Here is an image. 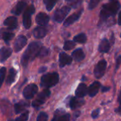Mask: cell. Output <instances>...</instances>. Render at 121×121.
Listing matches in <instances>:
<instances>
[{
  "mask_svg": "<svg viewBox=\"0 0 121 121\" xmlns=\"http://www.w3.org/2000/svg\"><path fill=\"white\" fill-rule=\"evenodd\" d=\"M42 47V43L41 42H31L29 43L26 50L24 53L22 57L21 62L24 67L27 66L30 61L34 60L36 57L39 56L40 50Z\"/></svg>",
  "mask_w": 121,
  "mask_h": 121,
  "instance_id": "6da1fadb",
  "label": "cell"
},
{
  "mask_svg": "<svg viewBox=\"0 0 121 121\" xmlns=\"http://www.w3.org/2000/svg\"><path fill=\"white\" fill-rule=\"evenodd\" d=\"M120 9V4L118 1H115V0H112V2L104 4L100 13L101 22H105L109 17L115 16Z\"/></svg>",
  "mask_w": 121,
  "mask_h": 121,
  "instance_id": "7a4b0ae2",
  "label": "cell"
},
{
  "mask_svg": "<svg viewBox=\"0 0 121 121\" xmlns=\"http://www.w3.org/2000/svg\"><path fill=\"white\" fill-rule=\"evenodd\" d=\"M59 81L58 73L56 72L48 73L42 76L41 78V85L42 87L46 88H51L56 86Z\"/></svg>",
  "mask_w": 121,
  "mask_h": 121,
  "instance_id": "3957f363",
  "label": "cell"
},
{
  "mask_svg": "<svg viewBox=\"0 0 121 121\" xmlns=\"http://www.w3.org/2000/svg\"><path fill=\"white\" fill-rule=\"evenodd\" d=\"M70 11H71V7L69 6L62 7L61 8L58 9L54 12V15H53L54 21L58 23L63 22L64 20L66 19V16L68 15V14L70 12Z\"/></svg>",
  "mask_w": 121,
  "mask_h": 121,
  "instance_id": "277c9868",
  "label": "cell"
},
{
  "mask_svg": "<svg viewBox=\"0 0 121 121\" xmlns=\"http://www.w3.org/2000/svg\"><path fill=\"white\" fill-rule=\"evenodd\" d=\"M51 91L48 88L44 89L42 92H41L35 99V100L32 103V106L35 108H38L39 106H41L42 104H43L46 101V100L50 96Z\"/></svg>",
  "mask_w": 121,
  "mask_h": 121,
  "instance_id": "5b68a950",
  "label": "cell"
},
{
  "mask_svg": "<svg viewBox=\"0 0 121 121\" xmlns=\"http://www.w3.org/2000/svg\"><path fill=\"white\" fill-rule=\"evenodd\" d=\"M35 12V8L33 4L27 7L23 15V25L25 29H29L31 26V16Z\"/></svg>",
  "mask_w": 121,
  "mask_h": 121,
  "instance_id": "8992f818",
  "label": "cell"
},
{
  "mask_svg": "<svg viewBox=\"0 0 121 121\" xmlns=\"http://www.w3.org/2000/svg\"><path fill=\"white\" fill-rule=\"evenodd\" d=\"M107 67V62L105 60H101L96 64L94 69V75L96 78H100L103 76Z\"/></svg>",
  "mask_w": 121,
  "mask_h": 121,
  "instance_id": "52a82bcc",
  "label": "cell"
},
{
  "mask_svg": "<svg viewBox=\"0 0 121 121\" xmlns=\"http://www.w3.org/2000/svg\"><path fill=\"white\" fill-rule=\"evenodd\" d=\"M37 92H38V86L34 83H31L28 85L24 89L23 95L26 99L29 100L34 98V96L36 94Z\"/></svg>",
  "mask_w": 121,
  "mask_h": 121,
  "instance_id": "ba28073f",
  "label": "cell"
},
{
  "mask_svg": "<svg viewBox=\"0 0 121 121\" xmlns=\"http://www.w3.org/2000/svg\"><path fill=\"white\" fill-rule=\"evenodd\" d=\"M73 58L64 52H61L59 54V66L63 68L66 65H70L72 63Z\"/></svg>",
  "mask_w": 121,
  "mask_h": 121,
  "instance_id": "9c48e42d",
  "label": "cell"
},
{
  "mask_svg": "<svg viewBox=\"0 0 121 121\" xmlns=\"http://www.w3.org/2000/svg\"><path fill=\"white\" fill-rule=\"evenodd\" d=\"M27 39L25 36L21 35L19 36L14 42V51L15 52L20 51L26 44Z\"/></svg>",
  "mask_w": 121,
  "mask_h": 121,
  "instance_id": "30bf717a",
  "label": "cell"
},
{
  "mask_svg": "<svg viewBox=\"0 0 121 121\" xmlns=\"http://www.w3.org/2000/svg\"><path fill=\"white\" fill-rule=\"evenodd\" d=\"M83 12V9L78 11L76 13H74L73 14H71V16H69L64 22V26H69L71 24H73L74 22H76V21H78L79 19V18L81 17V14Z\"/></svg>",
  "mask_w": 121,
  "mask_h": 121,
  "instance_id": "8fae6325",
  "label": "cell"
},
{
  "mask_svg": "<svg viewBox=\"0 0 121 121\" xmlns=\"http://www.w3.org/2000/svg\"><path fill=\"white\" fill-rule=\"evenodd\" d=\"M9 29H0V39H3L5 43H9V41H11L14 36V34L11 32Z\"/></svg>",
  "mask_w": 121,
  "mask_h": 121,
  "instance_id": "7c38bea8",
  "label": "cell"
},
{
  "mask_svg": "<svg viewBox=\"0 0 121 121\" xmlns=\"http://www.w3.org/2000/svg\"><path fill=\"white\" fill-rule=\"evenodd\" d=\"M12 53V49L9 47L4 46L0 49V62L4 63L11 56Z\"/></svg>",
  "mask_w": 121,
  "mask_h": 121,
  "instance_id": "4fadbf2b",
  "label": "cell"
},
{
  "mask_svg": "<svg viewBox=\"0 0 121 121\" xmlns=\"http://www.w3.org/2000/svg\"><path fill=\"white\" fill-rule=\"evenodd\" d=\"M49 19H49L48 15L46 14V13H43V12L39 13L36 17V24H38L39 26H42L47 25L48 22H49Z\"/></svg>",
  "mask_w": 121,
  "mask_h": 121,
  "instance_id": "5bb4252c",
  "label": "cell"
},
{
  "mask_svg": "<svg viewBox=\"0 0 121 121\" xmlns=\"http://www.w3.org/2000/svg\"><path fill=\"white\" fill-rule=\"evenodd\" d=\"M4 26H6L9 29L14 30L18 26V21L15 17H9L4 22Z\"/></svg>",
  "mask_w": 121,
  "mask_h": 121,
  "instance_id": "9a60e30c",
  "label": "cell"
},
{
  "mask_svg": "<svg viewBox=\"0 0 121 121\" xmlns=\"http://www.w3.org/2000/svg\"><path fill=\"white\" fill-rule=\"evenodd\" d=\"M47 34V30L44 26H39L36 27L33 31V34L36 39H40L43 38Z\"/></svg>",
  "mask_w": 121,
  "mask_h": 121,
  "instance_id": "2e32d148",
  "label": "cell"
},
{
  "mask_svg": "<svg viewBox=\"0 0 121 121\" xmlns=\"http://www.w3.org/2000/svg\"><path fill=\"white\" fill-rule=\"evenodd\" d=\"M101 85L98 81L93 82L88 88V94L90 97H94L99 91Z\"/></svg>",
  "mask_w": 121,
  "mask_h": 121,
  "instance_id": "e0dca14e",
  "label": "cell"
},
{
  "mask_svg": "<svg viewBox=\"0 0 121 121\" xmlns=\"http://www.w3.org/2000/svg\"><path fill=\"white\" fill-rule=\"evenodd\" d=\"M88 93V88L85 83H80L76 91V95L77 98H82Z\"/></svg>",
  "mask_w": 121,
  "mask_h": 121,
  "instance_id": "ac0fdd59",
  "label": "cell"
},
{
  "mask_svg": "<svg viewBox=\"0 0 121 121\" xmlns=\"http://www.w3.org/2000/svg\"><path fill=\"white\" fill-rule=\"evenodd\" d=\"M26 3L24 1H20L19 2L17 5L14 7V8L12 10V13H13L15 15H19L24 10V9L26 7Z\"/></svg>",
  "mask_w": 121,
  "mask_h": 121,
  "instance_id": "d6986e66",
  "label": "cell"
},
{
  "mask_svg": "<svg viewBox=\"0 0 121 121\" xmlns=\"http://www.w3.org/2000/svg\"><path fill=\"white\" fill-rule=\"evenodd\" d=\"M85 53L81 48H77L72 52V58L76 61H81L85 58Z\"/></svg>",
  "mask_w": 121,
  "mask_h": 121,
  "instance_id": "ffe728a7",
  "label": "cell"
},
{
  "mask_svg": "<svg viewBox=\"0 0 121 121\" xmlns=\"http://www.w3.org/2000/svg\"><path fill=\"white\" fill-rule=\"evenodd\" d=\"M110 48V45L107 39H103L101 40L99 47H98V51L101 53H107L109 51Z\"/></svg>",
  "mask_w": 121,
  "mask_h": 121,
  "instance_id": "44dd1931",
  "label": "cell"
},
{
  "mask_svg": "<svg viewBox=\"0 0 121 121\" xmlns=\"http://www.w3.org/2000/svg\"><path fill=\"white\" fill-rule=\"evenodd\" d=\"M17 74V71L14 68H12L9 69V75H8V76L7 78V81H6L7 85H11L12 83H13L14 82Z\"/></svg>",
  "mask_w": 121,
  "mask_h": 121,
  "instance_id": "7402d4cb",
  "label": "cell"
},
{
  "mask_svg": "<svg viewBox=\"0 0 121 121\" xmlns=\"http://www.w3.org/2000/svg\"><path fill=\"white\" fill-rule=\"evenodd\" d=\"M83 103H84L83 100H79L77 98V97H72L69 102V106L72 110H74L76 108L81 106Z\"/></svg>",
  "mask_w": 121,
  "mask_h": 121,
  "instance_id": "603a6c76",
  "label": "cell"
},
{
  "mask_svg": "<svg viewBox=\"0 0 121 121\" xmlns=\"http://www.w3.org/2000/svg\"><path fill=\"white\" fill-rule=\"evenodd\" d=\"M29 104L26 102H23V101H21L18 103H16L15 105H14V110H15V112L17 114L18 113H20L22 112H24L25 110V109L28 107Z\"/></svg>",
  "mask_w": 121,
  "mask_h": 121,
  "instance_id": "cb8c5ba5",
  "label": "cell"
},
{
  "mask_svg": "<svg viewBox=\"0 0 121 121\" xmlns=\"http://www.w3.org/2000/svg\"><path fill=\"white\" fill-rule=\"evenodd\" d=\"M87 41V37L86 35L83 33L79 34L78 35H76V36H74L73 38V41L79 43H85Z\"/></svg>",
  "mask_w": 121,
  "mask_h": 121,
  "instance_id": "d4e9b609",
  "label": "cell"
},
{
  "mask_svg": "<svg viewBox=\"0 0 121 121\" xmlns=\"http://www.w3.org/2000/svg\"><path fill=\"white\" fill-rule=\"evenodd\" d=\"M57 2L58 0H43V3L48 11L52 10V9L55 7Z\"/></svg>",
  "mask_w": 121,
  "mask_h": 121,
  "instance_id": "484cf974",
  "label": "cell"
},
{
  "mask_svg": "<svg viewBox=\"0 0 121 121\" xmlns=\"http://www.w3.org/2000/svg\"><path fill=\"white\" fill-rule=\"evenodd\" d=\"M76 46V42L73 41H71V40H68L66 41L64 45V49L65 51H69L71 50L72 48H73Z\"/></svg>",
  "mask_w": 121,
  "mask_h": 121,
  "instance_id": "4316f807",
  "label": "cell"
},
{
  "mask_svg": "<svg viewBox=\"0 0 121 121\" xmlns=\"http://www.w3.org/2000/svg\"><path fill=\"white\" fill-rule=\"evenodd\" d=\"M6 73H7V69L5 67H2L0 69V88H1L6 76Z\"/></svg>",
  "mask_w": 121,
  "mask_h": 121,
  "instance_id": "83f0119b",
  "label": "cell"
},
{
  "mask_svg": "<svg viewBox=\"0 0 121 121\" xmlns=\"http://www.w3.org/2000/svg\"><path fill=\"white\" fill-rule=\"evenodd\" d=\"M29 111L26 110L19 117H18L16 119V121H27L28 118H29Z\"/></svg>",
  "mask_w": 121,
  "mask_h": 121,
  "instance_id": "f1b7e54d",
  "label": "cell"
},
{
  "mask_svg": "<svg viewBox=\"0 0 121 121\" xmlns=\"http://www.w3.org/2000/svg\"><path fill=\"white\" fill-rule=\"evenodd\" d=\"M48 117V116L46 112H41L37 117V121H47Z\"/></svg>",
  "mask_w": 121,
  "mask_h": 121,
  "instance_id": "f546056e",
  "label": "cell"
},
{
  "mask_svg": "<svg viewBox=\"0 0 121 121\" xmlns=\"http://www.w3.org/2000/svg\"><path fill=\"white\" fill-rule=\"evenodd\" d=\"M100 0H90V3L88 5V9H93L95 7H97V5L99 4Z\"/></svg>",
  "mask_w": 121,
  "mask_h": 121,
  "instance_id": "4dcf8cb0",
  "label": "cell"
},
{
  "mask_svg": "<svg viewBox=\"0 0 121 121\" xmlns=\"http://www.w3.org/2000/svg\"><path fill=\"white\" fill-rule=\"evenodd\" d=\"M70 117H71L70 114L66 113V114H64L61 116H60L56 120V121H70Z\"/></svg>",
  "mask_w": 121,
  "mask_h": 121,
  "instance_id": "1f68e13d",
  "label": "cell"
},
{
  "mask_svg": "<svg viewBox=\"0 0 121 121\" xmlns=\"http://www.w3.org/2000/svg\"><path fill=\"white\" fill-rule=\"evenodd\" d=\"M49 53V50L43 46L41 47V50H40V52H39V56H41V57H43V56H47L48 54Z\"/></svg>",
  "mask_w": 121,
  "mask_h": 121,
  "instance_id": "d6a6232c",
  "label": "cell"
},
{
  "mask_svg": "<svg viewBox=\"0 0 121 121\" xmlns=\"http://www.w3.org/2000/svg\"><path fill=\"white\" fill-rule=\"evenodd\" d=\"M99 113H100V109L99 108H98V109H95V110H94L93 112H92V113H91V116H92V117L93 118H96V117H98V115H99Z\"/></svg>",
  "mask_w": 121,
  "mask_h": 121,
  "instance_id": "836d02e7",
  "label": "cell"
},
{
  "mask_svg": "<svg viewBox=\"0 0 121 121\" xmlns=\"http://www.w3.org/2000/svg\"><path fill=\"white\" fill-rule=\"evenodd\" d=\"M120 64H121V56H119L116 59V67H115V69H117Z\"/></svg>",
  "mask_w": 121,
  "mask_h": 121,
  "instance_id": "e575fe53",
  "label": "cell"
},
{
  "mask_svg": "<svg viewBox=\"0 0 121 121\" xmlns=\"http://www.w3.org/2000/svg\"><path fill=\"white\" fill-rule=\"evenodd\" d=\"M115 112H116V113H117L118 115H120L121 116V105H120V106L115 109Z\"/></svg>",
  "mask_w": 121,
  "mask_h": 121,
  "instance_id": "d590c367",
  "label": "cell"
},
{
  "mask_svg": "<svg viewBox=\"0 0 121 121\" xmlns=\"http://www.w3.org/2000/svg\"><path fill=\"white\" fill-rule=\"evenodd\" d=\"M47 70V68L46 66H43V67H41L39 70V73H43V72H45Z\"/></svg>",
  "mask_w": 121,
  "mask_h": 121,
  "instance_id": "8d00e7d4",
  "label": "cell"
},
{
  "mask_svg": "<svg viewBox=\"0 0 121 121\" xmlns=\"http://www.w3.org/2000/svg\"><path fill=\"white\" fill-rule=\"evenodd\" d=\"M110 87H106V86H104V87H103V88H102V92H103V93L107 92V91H110Z\"/></svg>",
  "mask_w": 121,
  "mask_h": 121,
  "instance_id": "74e56055",
  "label": "cell"
},
{
  "mask_svg": "<svg viewBox=\"0 0 121 121\" xmlns=\"http://www.w3.org/2000/svg\"><path fill=\"white\" fill-rule=\"evenodd\" d=\"M117 23L119 25L121 26V12L119 13V15H118V20H117Z\"/></svg>",
  "mask_w": 121,
  "mask_h": 121,
  "instance_id": "f35d334b",
  "label": "cell"
},
{
  "mask_svg": "<svg viewBox=\"0 0 121 121\" xmlns=\"http://www.w3.org/2000/svg\"><path fill=\"white\" fill-rule=\"evenodd\" d=\"M117 102L119 103V104H120V105H121V91H120V94H119V95H118V98H117Z\"/></svg>",
  "mask_w": 121,
  "mask_h": 121,
  "instance_id": "ab89813d",
  "label": "cell"
},
{
  "mask_svg": "<svg viewBox=\"0 0 121 121\" xmlns=\"http://www.w3.org/2000/svg\"><path fill=\"white\" fill-rule=\"evenodd\" d=\"M8 121H14L13 120H8Z\"/></svg>",
  "mask_w": 121,
  "mask_h": 121,
  "instance_id": "60d3db41",
  "label": "cell"
},
{
  "mask_svg": "<svg viewBox=\"0 0 121 121\" xmlns=\"http://www.w3.org/2000/svg\"><path fill=\"white\" fill-rule=\"evenodd\" d=\"M120 37H121V34H120Z\"/></svg>",
  "mask_w": 121,
  "mask_h": 121,
  "instance_id": "b9f144b4",
  "label": "cell"
}]
</instances>
